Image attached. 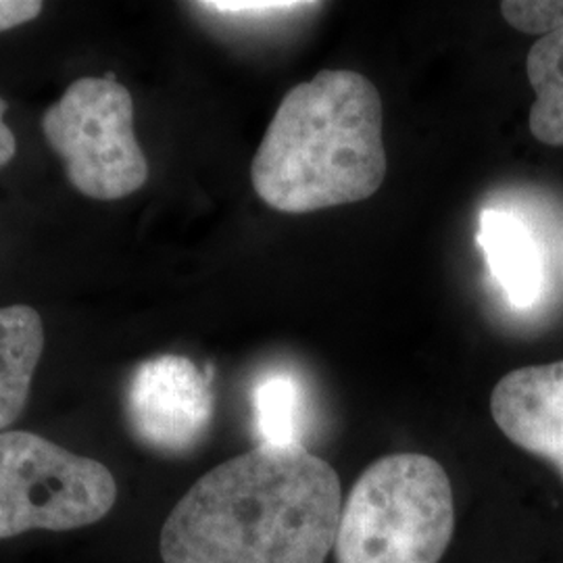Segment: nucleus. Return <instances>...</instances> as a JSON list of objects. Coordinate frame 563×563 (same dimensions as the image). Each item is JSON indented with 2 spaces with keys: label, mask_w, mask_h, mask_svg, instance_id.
Listing matches in <instances>:
<instances>
[{
  "label": "nucleus",
  "mask_w": 563,
  "mask_h": 563,
  "mask_svg": "<svg viewBox=\"0 0 563 563\" xmlns=\"http://www.w3.org/2000/svg\"><path fill=\"white\" fill-rule=\"evenodd\" d=\"M339 474L301 444H260L190 486L163 523V563H325Z\"/></svg>",
  "instance_id": "nucleus-1"
},
{
  "label": "nucleus",
  "mask_w": 563,
  "mask_h": 563,
  "mask_svg": "<svg viewBox=\"0 0 563 563\" xmlns=\"http://www.w3.org/2000/svg\"><path fill=\"white\" fill-rule=\"evenodd\" d=\"M383 99L357 71L323 69L290 88L253 157L251 181L282 213L365 201L386 178Z\"/></svg>",
  "instance_id": "nucleus-2"
},
{
  "label": "nucleus",
  "mask_w": 563,
  "mask_h": 563,
  "mask_svg": "<svg viewBox=\"0 0 563 563\" xmlns=\"http://www.w3.org/2000/svg\"><path fill=\"white\" fill-rule=\"evenodd\" d=\"M455 532L453 486L420 453L372 463L342 504L336 563H439Z\"/></svg>",
  "instance_id": "nucleus-3"
},
{
  "label": "nucleus",
  "mask_w": 563,
  "mask_h": 563,
  "mask_svg": "<svg viewBox=\"0 0 563 563\" xmlns=\"http://www.w3.org/2000/svg\"><path fill=\"white\" fill-rule=\"evenodd\" d=\"M118 501L107 465L34 432H0V539L101 522Z\"/></svg>",
  "instance_id": "nucleus-4"
},
{
  "label": "nucleus",
  "mask_w": 563,
  "mask_h": 563,
  "mask_svg": "<svg viewBox=\"0 0 563 563\" xmlns=\"http://www.w3.org/2000/svg\"><path fill=\"white\" fill-rule=\"evenodd\" d=\"M42 132L81 195L115 201L141 190L148 163L134 134V101L125 86L80 78L42 118Z\"/></svg>",
  "instance_id": "nucleus-5"
},
{
  "label": "nucleus",
  "mask_w": 563,
  "mask_h": 563,
  "mask_svg": "<svg viewBox=\"0 0 563 563\" xmlns=\"http://www.w3.org/2000/svg\"><path fill=\"white\" fill-rule=\"evenodd\" d=\"M125 411L142 443L162 453H186L201 443L213 418L209 378L188 357L148 360L130 378Z\"/></svg>",
  "instance_id": "nucleus-6"
},
{
  "label": "nucleus",
  "mask_w": 563,
  "mask_h": 563,
  "mask_svg": "<svg viewBox=\"0 0 563 563\" xmlns=\"http://www.w3.org/2000/svg\"><path fill=\"white\" fill-rule=\"evenodd\" d=\"M490 413L511 443L563 478V362L509 372L490 395Z\"/></svg>",
  "instance_id": "nucleus-7"
},
{
  "label": "nucleus",
  "mask_w": 563,
  "mask_h": 563,
  "mask_svg": "<svg viewBox=\"0 0 563 563\" xmlns=\"http://www.w3.org/2000/svg\"><path fill=\"white\" fill-rule=\"evenodd\" d=\"M478 246L507 302L516 309L537 305L543 292V251L526 220L501 207L484 209L478 223Z\"/></svg>",
  "instance_id": "nucleus-8"
},
{
  "label": "nucleus",
  "mask_w": 563,
  "mask_h": 563,
  "mask_svg": "<svg viewBox=\"0 0 563 563\" xmlns=\"http://www.w3.org/2000/svg\"><path fill=\"white\" fill-rule=\"evenodd\" d=\"M44 351L41 313L27 305L0 309V432L20 420Z\"/></svg>",
  "instance_id": "nucleus-9"
},
{
  "label": "nucleus",
  "mask_w": 563,
  "mask_h": 563,
  "mask_svg": "<svg viewBox=\"0 0 563 563\" xmlns=\"http://www.w3.org/2000/svg\"><path fill=\"white\" fill-rule=\"evenodd\" d=\"M253 422L262 444H301L307 430V393L302 380L286 369L263 374L251 393Z\"/></svg>",
  "instance_id": "nucleus-10"
},
{
  "label": "nucleus",
  "mask_w": 563,
  "mask_h": 563,
  "mask_svg": "<svg viewBox=\"0 0 563 563\" xmlns=\"http://www.w3.org/2000/svg\"><path fill=\"white\" fill-rule=\"evenodd\" d=\"M534 90L530 109L532 136L549 146H563V30L534 42L526 60Z\"/></svg>",
  "instance_id": "nucleus-11"
},
{
  "label": "nucleus",
  "mask_w": 563,
  "mask_h": 563,
  "mask_svg": "<svg viewBox=\"0 0 563 563\" xmlns=\"http://www.w3.org/2000/svg\"><path fill=\"white\" fill-rule=\"evenodd\" d=\"M501 13L523 34L549 36L563 30V0H507Z\"/></svg>",
  "instance_id": "nucleus-12"
},
{
  "label": "nucleus",
  "mask_w": 563,
  "mask_h": 563,
  "mask_svg": "<svg viewBox=\"0 0 563 563\" xmlns=\"http://www.w3.org/2000/svg\"><path fill=\"white\" fill-rule=\"evenodd\" d=\"M202 11L216 13V15H230V18H278V15H288L301 9H309V7H318L316 2H244V0H236V2H225V0H218V2H199Z\"/></svg>",
  "instance_id": "nucleus-13"
},
{
  "label": "nucleus",
  "mask_w": 563,
  "mask_h": 563,
  "mask_svg": "<svg viewBox=\"0 0 563 563\" xmlns=\"http://www.w3.org/2000/svg\"><path fill=\"white\" fill-rule=\"evenodd\" d=\"M42 7L44 4L38 0H0V32L36 20L42 13Z\"/></svg>",
  "instance_id": "nucleus-14"
},
{
  "label": "nucleus",
  "mask_w": 563,
  "mask_h": 563,
  "mask_svg": "<svg viewBox=\"0 0 563 563\" xmlns=\"http://www.w3.org/2000/svg\"><path fill=\"white\" fill-rule=\"evenodd\" d=\"M4 113H7V101L0 99V167L11 162L18 153V141L11 128L4 123Z\"/></svg>",
  "instance_id": "nucleus-15"
}]
</instances>
